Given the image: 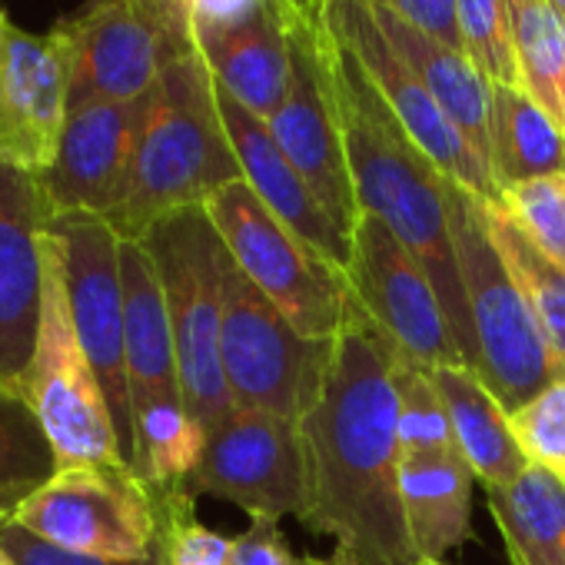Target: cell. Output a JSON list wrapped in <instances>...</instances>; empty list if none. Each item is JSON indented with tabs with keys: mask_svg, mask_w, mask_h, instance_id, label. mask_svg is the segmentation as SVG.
<instances>
[{
	"mask_svg": "<svg viewBox=\"0 0 565 565\" xmlns=\"http://www.w3.org/2000/svg\"><path fill=\"white\" fill-rule=\"evenodd\" d=\"M0 565H14V558L8 555V548H4V545H0Z\"/></svg>",
	"mask_w": 565,
	"mask_h": 565,
	"instance_id": "60d3db41",
	"label": "cell"
},
{
	"mask_svg": "<svg viewBox=\"0 0 565 565\" xmlns=\"http://www.w3.org/2000/svg\"><path fill=\"white\" fill-rule=\"evenodd\" d=\"M548 4H552V8H555V11H558L562 18H565V0H548Z\"/></svg>",
	"mask_w": 565,
	"mask_h": 565,
	"instance_id": "b9f144b4",
	"label": "cell"
},
{
	"mask_svg": "<svg viewBox=\"0 0 565 565\" xmlns=\"http://www.w3.org/2000/svg\"><path fill=\"white\" fill-rule=\"evenodd\" d=\"M47 233V230H44ZM44 307L34 356L18 383V393L38 413L57 466H127L117 443V426L110 416L107 393L87 360L81 337L74 330L67 287L61 266L44 236Z\"/></svg>",
	"mask_w": 565,
	"mask_h": 565,
	"instance_id": "ba28073f",
	"label": "cell"
},
{
	"mask_svg": "<svg viewBox=\"0 0 565 565\" xmlns=\"http://www.w3.org/2000/svg\"><path fill=\"white\" fill-rule=\"evenodd\" d=\"M233 263L307 340H333L353 307L350 276L297 236L253 193L246 180L226 183L206 203Z\"/></svg>",
	"mask_w": 565,
	"mask_h": 565,
	"instance_id": "8992f818",
	"label": "cell"
},
{
	"mask_svg": "<svg viewBox=\"0 0 565 565\" xmlns=\"http://www.w3.org/2000/svg\"><path fill=\"white\" fill-rule=\"evenodd\" d=\"M396 343L356 303L313 406L300 416L310 505L303 522L333 539V565H423L399 492Z\"/></svg>",
	"mask_w": 565,
	"mask_h": 565,
	"instance_id": "6da1fadb",
	"label": "cell"
},
{
	"mask_svg": "<svg viewBox=\"0 0 565 565\" xmlns=\"http://www.w3.org/2000/svg\"><path fill=\"white\" fill-rule=\"evenodd\" d=\"M423 565H446V562H423Z\"/></svg>",
	"mask_w": 565,
	"mask_h": 565,
	"instance_id": "bcb514c9",
	"label": "cell"
},
{
	"mask_svg": "<svg viewBox=\"0 0 565 565\" xmlns=\"http://www.w3.org/2000/svg\"><path fill=\"white\" fill-rule=\"evenodd\" d=\"M0 545L8 548L14 565H167L163 548L147 555V558H97V555H81L71 548H61L54 542H44L41 535L28 532L14 519H0Z\"/></svg>",
	"mask_w": 565,
	"mask_h": 565,
	"instance_id": "d590c367",
	"label": "cell"
},
{
	"mask_svg": "<svg viewBox=\"0 0 565 565\" xmlns=\"http://www.w3.org/2000/svg\"><path fill=\"white\" fill-rule=\"evenodd\" d=\"M492 519L512 565H565V482L539 466L509 489H489Z\"/></svg>",
	"mask_w": 565,
	"mask_h": 565,
	"instance_id": "d4e9b609",
	"label": "cell"
},
{
	"mask_svg": "<svg viewBox=\"0 0 565 565\" xmlns=\"http://www.w3.org/2000/svg\"><path fill=\"white\" fill-rule=\"evenodd\" d=\"M153 94L71 110L54 167L38 177L51 213H94L107 223L130 193L134 160Z\"/></svg>",
	"mask_w": 565,
	"mask_h": 565,
	"instance_id": "2e32d148",
	"label": "cell"
},
{
	"mask_svg": "<svg viewBox=\"0 0 565 565\" xmlns=\"http://www.w3.org/2000/svg\"><path fill=\"white\" fill-rule=\"evenodd\" d=\"M51 216L41 180L0 163V380L14 390L41 330Z\"/></svg>",
	"mask_w": 565,
	"mask_h": 565,
	"instance_id": "ac0fdd59",
	"label": "cell"
},
{
	"mask_svg": "<svg viewBox=\"0 0 565 565\" xmlns=\"http://www.w3.org/2000/svg\"><path fill=\"white\" fill-rule=\"evenodd\" d=\"M206 449V429L190 416L186 403H153L134 413L130 469L147 489L186 486Z\"/></svg>",
	"mask_w": 565,
	"mask_h": 565,
	"instance_id": "83f0119b",
	"label": "cell"
},
{
	"mask_svg": "<svg viewBox=\"0 0 565 565\" xmlns=\"http://www.w3.org/2000/svg\"><path fill=\"white\" fill-rule=\"evenodd\" d=\"M57 469V452L38 413L0 380V519H11Z\"/></svg>",
	"mask_w": 565,
	"mask_h": 565,
	"instance_id": "f1b7e54d",
	"label": "cell"
},
{
	"mask_svg": "<svg viewBox=\"0 0 565 565\" xmlns=\"http://www.w3.org/2000/svg\"><path fill=\"white\" fill-rule=\"evenodd\" d=\"M140 243L153 256L163 287L183 403L210 436L236 409L220 363L226 243L206 206L167 213L140 236Z\"/></svg>",
	"mask_w": 565,
	"mask_h": 565,
	"instance_id": "5b68a950",
	"label": "cell"
},
{
	"mask_svg": "<svg viewBox=\"0 0 565 565\" xmlns=\"http://www.w3.org/2000/svg\"><path fill=\"white\" fill-rule=\"evenodd\" d=\"M519 87L565 130V18L548 0L509 8Z\"/></svg>",
	"mask_w": 565,
	"mask_h": 565,
	"instance_id": "f546056e",
	"label": "cell"
},
{
	"mask_svg": "<svg viewBox=\"0 0 565 565\" xmlns=\"http://www.w3.org/2000/svg\"><path fill=\"white\" fill-rule=\"evenodd\" d=\"M323 24L337 34L363 64L396 120L406 127L413 143L439 167L443 177L472 190L482 200H499V183L492 167L469 147L459 127L446 117L426 84L413 74V67L396 54L386 31L376 21L370 0H323Z\"/></svg>",
	"mask_w": 565,
	"mask_h": 565,
	"instance_id": "5bb4252c",
	"label": "cell"
},
{
	"mask_svg": "<svg viewBox=\"0 0 565 565\" xmlns=\"http://www.w3.org/2000/svg\"><path fill=\"white\" fill-rule=\"evenodd\" d=\"M396 423H399V452H459L449 426V413L433 383V373L399 353L396 360Z\"/></svg>",
	"mask_w": 565,
	"mask_h": 565,
	"instance_id": "4dcf8cb0",
	"label": "cell"
},
{
	"mask_svg": "<svg viewBox=\"0 0 565 565\" xmlns=\"http://www.w3.org/2000/svg\"><path fill=\"white\" fill-rule=\"evenodd\" d=\"M236 180H243V170L216 107L213 74L196 51L177 61L157 84L130 193L110 226L124 239H140L167 213L203 206Z\"/></svg>",
	"mask_w": 565,
	"mask_h": 565,
	"instance_id": "3957f363",
	"label": "cell"
},
{
	"mask_svg": "<svg viewBox=\"0 0 565 565\" xmlns=\"http://www.w3.org/2000/svg\"><path fill=\"white\" fill-rule=\"evenodd\" d=\"M323 57L360 213L383 220L419 259L439 294L462 363L476 370L479 356L452 249L446 177L413 143V137L396 120L356 54L337 34H330L327 24Z\"/></svg>",
	"mask_w": 565,
	"mask_h": 565,
	"instance_id": "7a4b0ae2",
	"label": "cell"
},
{
	"mask_svg": "<svg viewBox=\"0 0 565 565\" xmlns=\"http://www.w3.org/2000/svg\"><path fill=\"white\" fill-rule=\"evenodd\" d=\"M71 117V71L54 34L0 28V163L44 177Z\"/></svg>",
	"mask_w": 565,
	"mask_h": 565,
	"instance_id": "e0dca14e",
	"label": "cell"
},
{
	"mask_svg": "<svg viewBox=\"0 0 565 565\" xmlns=\"http://www.w3.org/2000/svg\"><path fill=\"white\" fill-rule=\"evenodd\" d=\"M433 383L449 413L452 439L476 482L489 489H509L525 472V456L509 429V413L489 393L482 376L469 366H436Z\"/></svg>",
	"mask_w": 565,
	"mask_h": 565,
	"instance_id": "cb8c5ba5",
	"label": "cell"
},
{
	"mask_svg": "<svg viewBox=\"0 0 565 565\" xmlns=\"http://www.w3.org/2000/svg\"><path fill=\"white\" fill-rule=\"evenodd\" d=\"M505 4H509V8H512V4H522V0H505Z\"/></svg>",
	"mask_w": 565,
	"mask_h": 565,
	"instance_id": "f6af8a7d",
	"label": "cell"
},
{
	"mask_svg": "<svg viewBox=\"0 0 565 565\" xmlns=\"http://www.w3.org/2000/svg\"><path fill=\"white\" fill-rule=\"evenodd\" d=\"M492 173L499 190L565 173V130L522 87L492 84Z\"/></svg>",
	"mask_w": 565,
	"mask_h": 565,
	"instance_id": "484cf974",
	"label": "cell"
},
{
	"mask_svg": "<svg viewBox=\"0 0 565 565\" xmlns=\"http://www.w3.org/2000/svg\"><path fill=\"white\" fill-rule=\"evenodd\" d=\"M330 353L333 340L300 337L226 249L220 363L236 409L300 423L323 386Z\"/></svg>",
	"mask_w": 565,
	"mask_h": 565,
	"instance_id": "9c48e42d",
	"label": "cell"
},
{
	"mask_svg": "<svg viewBox=\"0 0 565 565\" xmlns=\"http://www.w3.org/2000/svg\"><path fill=\"white\" fill-rule=\"evenodd\" d=\"M482 216H486V230H489L505 269L519 282V290H522L529 310L535 313L548 347L565 363V269L555 266L512 223V216L502 210L499 200H482Z\"/></svg>",
	"mask_w": 565,
	"mask_h": 565,
	"instance_id": "4316f807",
	"label": "cell"
},
{
	"mask_svg": "<svg viewBox=\"0 0 565 565\" xmlns=\"http://www.w3.org/2000/svg\"><path fill=\"white\" fill-rule=\"evenodd\" d=\"M476 476L459 452L403 456L399 492L419 562H443L472 535Z\"/></svg>",
	"mask_w": 565,
	"mask_h": 565,
	"instance_id": "603a6c76",
	"label": "cell"
},
{
	"mask_svg": "<svg viewBox=\"0 0 565 565\" xmlns=\"http://www.w3.org/2000/svg\"><path fill=\"white\" fill-rule=\"evenodd\" d=\"M297 565H333V558L327 562V558H313V555H307V558H300Z\"/></svg>",
	"mask_w": 565,
	"mask_h": 565,
	"instance_id": "ab89813d",
	"label": "cell"
},
{
	"mask_svg": "<svg viewBox=\"0 0 565 565\" xmlns=\"http://www.w3.org/2000/svg\"><path fill=\"white\" fill-rule=\"evenodd\" d=\"M350 239V290L396 350L426 370L466 366L433 279L409 246L370 213H360Z\"/></svg>",
	"mask_w": 565,
	"mask_h": 565,
	"instance_id": "9a60e30c",
	"label": "cell"
},
{
	"mask_svg": "<svg viewBox=\"0 0 565 565\" xmlns=\"http://www.w3.org/2000/svg\"><path fill=\"white\" fill-rule=\"evenodd\" d=\"M8 24V18H4V11H0V28H4Z\"/></svg>",
	"mask_w": 565,
	"mask_h": 565,
	"instance_id": "ee69618b",
	"label": "cell"
},
{
	"mask_svg": "<svg viewBox=\"0 0 565 565\" xmlns=\"http://www.w3.org/2000/svg\"><path fill=\"white\" fill-rule=\"evenodd\" d=\"M124 276V340H127V383L130 409L153 403H180V370L170 330V313L153 256L140 239H120Z\"/></svg>",
	"mask_w": 565,
	"mask_h": 565,
	"instance_id": "44dd1931",
	"label": "cell"
},
{
	"mask_svg": "<svg viewBox=\"0 0 565 565\" xmlns=\"http://www.w3.org/2000/svg\"><path fill=\"white\" fill-rule=\"evenodd\" d=\"M499 203L512 223L565 269V173L502 186Z\"/></svg>",
	"mask_w": 565,
	"mask_h": 565,
	"instance_id": "836d02e7",
	"label": "cell"
},
{
	"mask_svg": "<svg viewBox=\"0 0 565 565\" xmlns=\"http://www.w3.org/2000/svg\"><path fill=\"white\" fill-rule=\"evenodd\" d=\"M193 495L236 502L249 515H307L310 482L300 426L259 409H233L210 436L190 472Z\"/></svg>",
	"mask_w": 565,
	"mask_h": 565,
	"instance_id": "4fadbf2b",
	"label": "cell"
},
{
	"mask_svg": "<svg viewBox=\"0 0 565 565\" xmlns=\"http://www.w3.org/2000/svg\"><path fill=\"white\" fill-rule=\"evenodd\" d=\"M373 11L396 54L426 84V90L459 127L469 147L492 167V81L466 57V51L436 41L433 34L406 24L380 4H373Z\"/></svg>",
	"mask_w": 565,
	"mask_h": 565,
	"instance_id": "7402d4cb",
	"label": "cell"
},
{
	"mask_svg": "<svg viewBox=\"0 0 565 565\" xmlns=\"http://www.w3.org/2000/svg\"><path fill=\"white\" fill-rule=\"evenodd\" d=\"M213 90H216V107H220L230 147L239 160L243 180L273 210V216H279L297 236H303L313 249H320L330 263L347 269L353 256V239L333 223V216L323 210L310 183L287 160V153L279 150V143L269 134V124L249 114L216 81H213Z\"/></svg>",
	"mask_w": 565,
	"mask_h": 565,
	"instance_id": "d6986e66",
	"label": "cell"
},
{
	"mask_svg": "<svg viewBox=\"0 0 565 565\" xmlns=\"http://www.w3.org/2000/svg\"><path fill=\"white\" fill-rule=\"evenodd\" d=\"M160 519V548L167 565H230L233 539L203 525L193 512V492L186 486L150 489Z\"/></svg>",
	"mask_w": 565,
	"mask_h": 565,
	"instance_id": "1f68e13d",
	"label": "cell"
},
{
	"mask_svg": "<svg viewBox=\"0 0 565 565\" xmlns=\"http://www.w3.org/2000/svg\"><path fill=\"white\" fill-rule=\"evenodd\" d=\"M196 51L213 81L249 114L269 120L290 87V44L282 0H256L233 21H193Z\"/></svg>",
	"mask_w": 565,
	"mask_h": 565,
	"instance_id": "ffe728a7",
	"label": "cell"
},
{
	"mask_svg": "<svg viewBox=\"0 0 565 565\" xmlns=\"http://www.w3.org/2000/svg\"><path fill=\"white\" fill-rule=\"evenodd\" d=\"M449 230L462 294L476 337V373L505 413L529 403L565 376V363L548 347L519 282L505 269L482 216V196L446 177Z\"/></svg>",
	"mask_w": 565,
	"mask_h": 565,
	"instance_id": "277c9868",
	"label": "cell"
},
{
	"mask_svg": "<svg viewBox=\"0 0 565 565\" xmlns=\"http://www.w3.org/2000/svg\"><path fill=\"white\" fill-rule=\"evenodd\" d=\"M170 4H180V8H186L193 14V0H170Z\"/></svg>",
	"mask_w": 565,
	"mask_h": 565,
	"instance_id": "7bdbcfd3",
	"label": "cell"
},
{
	"mask_svg": "<svg viewBox=\"0 0 565 565\" xmlns=\"http://www.w3.org/2000/svg\"><path fill=\"white\" fill-rule=\"evenodd\" d=\"M256 0H193V21H233Z\"/></svg>",
	"mask_w": 565,
	"mask_h": 565,
	"instance_id": "f35d334b",
	"label": "cell"
},
{
	"mask_svg": "<svg viewBox=\"0 0 565 565\" xmlns=\"http://www.w3.org/2000/svg\"><path fill=\"white\" fill-rule=\"evenodd\" d=\"M509 429L529 466L565 482V376L509 413Z\"/></svg>",
	"mask_w": 565,
	"mask_h": 565,
	"instance_id": "e575fe53",
	"label": "cell"
},
{
	"mask_svg": "<svg viewBox=\"0 0 565 565\" xmlns=\"http://www.w3.org/2000/svg\"><path fill=\"white\" fill-rule=\"evenodd\" d=\"M373 4L393 11L396 18H403L406 24L433 34L436 41L462 51L459 21H456V0H373Z\"/></svg>",
	"mask_w": 565,
	"mask_h": 565,
	"instance_id": "74e56055",
	"label": "cell"
},
{
	"mask_svg": "<svg viewBox=\"0 0 565 565\" xmlns=\"http://www.w3.org/2000/svg\"><path fill=\"white\" fill-rule=\"evenodd\" d=\"M11 519L81 555L147 558L160 552L157 499L130 466L57 469Z\"/></svg>",
	"mask_w": 565,
	"mask_h": 565,
	"instance_id": "7c38bea8",
	"label": "cell"
},
{
	"mask_svg": "<svg viewBox=\"0 0 565 565\" xmlns=\"http://www.w3.org/2000/svg\"><path fill=\"white\" fill-rule=\"evenodd\" d=\"M47 246L61 266L74 330L107 393L120 456L134 459V409L124 340V276L120 233L94 213H57L47 223Z\"/></svg>",
	"mask_w": 565,
	"mask_h": 565,
	"instance_id": "30bf717a",
	"label": "cell"
},
{
	"mask_svg": "<svg viewBox=\"0 0 565 565\" xmlns=\"http://www.w3.org/2000/svg\"><path fill=\"white\" fill-rule=\"evenodd\" d=\"M323 0H282L290 44V87L282 107L266 120L273 140L310 183L333 223L353 236L360 203L330 97L323 57Z\"/></svg>",
	"mask_w": 565,
	"mask_h": 565,
	"instance_id": "8fae6325",
	"label": "cell"
},
{
	"mask_svg": "<svg viewBox=\"0 0 565 565\" xmlns=\"http://www.w3.org/2000/svg\"><path fill=\"white\" fill-rule=\"evenodd\" d=\"M287 535L273 515H249V525L233 539L230 565H297Z\"/></svg>",
	"mask_w": 565,
	"mask_h": 565,
	"instance_id": "8d00e7d4",
	"label": "cell"
},
{
	"mask_svg": "<svg viewBox=\"0 0 565 565\" xmlns=\"http://www.w3.org/2000/svg\"><path fill=\"white\" fill-rule=\"evenodd\" d=\"M71 71V110L137 100L196 54L193 14L170 0H90L51 31Z\"/></svg>",
	"mask_w": 565,
	"mask_h": 565,
	"instance_id": "52a82bcc",
	"label": "cell"
},
{
	"mask_svg": "<svg viewBox=\"0 0 565 565\" xmlns=\"http://www.w3.org/2000/svg\"><path fill=\"white\" fill-rule=\"evenodd\" d=\"M456 21L466 57L492 84L519 87V64L505 0H456Z\"/></svg>",
	"mask_w": 565,
	"mask_h": 565,
	"instance_id": "d6a6232c",
	"label": "cell"
}]
</instances>
